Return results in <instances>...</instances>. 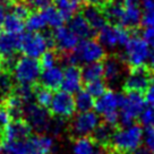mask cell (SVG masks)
<instances>
[{
    "label": "cell",
    "mask_w": 154,
    "mask_h": 154,
    "mask_svg": "<svg viewBox=\"0 0 154 154\" xmlns=\"http://www.w3.org/2000/svg\"><path fill=\"white\" fill-rule=\"evenodd\" d=\"M144 97H145V101L147 102V103L154 106V81L151 83V85L149 86L147 91L145 92Z\"/></svg>",
    "instance_id": "obj_41"
},
{
    "label": "cell",
    "mask_w": 154,
    "mask_h": 154,
    "mask_svg": "<svg viewBox=\"0 0 154 154\" xmlns=\"http://www.w3.org/2000/svg\"><path fill=\"white\" fill-rule=\"evenodd\" d=\"M23 116L25 118V121L31 127V129L36 130L38 133H44L50 130L52 119L47 109L41 108L38 104L29 103L27 106H25Z\"/></svg>",
    "instance_id": "obj_10"
},
{
    "label": "cell",
    "mask_w": 154,
    "mask_h": 154,
    "mask_svg": "<svg viewBox=\"0 0 154 154\" xmlns=\"http://www.w3.org/2000/svg\"><path fill=\"white\" fill-rule=\"evenodd\" d=\"M83 17L86 19L88 25L94 31H100L106 25V20L103 14V10L100 7H96L93 5H87L83 9Z\"/></svg>",
    "instance_id": "obj_23"
},
{
    "label": "cell",
    "mask_w": 154,
    "mask_h": 154,
    "mask_svg": "<svg viewBox=\"0 0 154 154\" xmlns=\"http://www.w3.org/2000/svg\"><path fill=\"white\" fill-rule=\"evenodd\" d=\"M75 99V106H76V110L78 112H88L94 108L95 104V100L94 97L88 94L85 90H81V91L76 93Z\"/></svg>",
    "instance_id": "obj_28"
},
{
    "label": "cell",
    "mask_w": 154,
    "mask_h": 154,
    "mask_svg": "<svg viewBox=\"0 0 154 154\" xmlns=\"http://www.w3.org/2000/svg\"><path fill=\"white\" fill-rule=\"evenodd\" d=\"M127 63L122 54H110L103 60V77L106 83H116L120 79Z\"/></svg>",
    "instance_id": "obj_14"
},
{
    "label": "cell",
    "mask_w": 154,
    "mask_h": 154,
    "mask_svg": "<svg viewBox=\"0 0 154 154\" xmlns=\"http://www.w3.org/2000/svg\"><path fill=\"white\" fill-rule=\"evenodd\" d=\"M106 90L108 88H106V82H103L102 79L85 83V91L88 94H91L93 97H100V96H102L106 93Z\"/></svg>",
    "instance_id": "obj_33"
},
{
    "label": "cell",
    "mask_w": 154,
    "mask_h": 154,
    "mask_svg": "<svg viewBox=\"0 0 154 154\" xmlns=\"http://www.w3.org/2000/svg\"><path fill=\"white\" fill-rule=\"evenodd\" d=\"M119 106V94L108 88L102 96L97 97L94 104L96 113L103 117V121L115 128H119V113L117 108Z\"/></svg>",
    "instance_id": "obj_8"
},
{
    "label": "cell",
    "mask_w": 154,
    "mask_h": 154,
    "mask_svg": "<svg viewBox=\"0 0 154 154\" xmlns=\"http://www.w3.org/2000/svg\"><path fill=\"white\" fill-rule=\"evenodd\" d=\"M0 35H1V26H0Z\"/></svg>",
    "instance_id": "obj_51"
},
{
    "label": "cell",
    "mask_w": 154,
    "mask_h": 154,
    "mask_svg": "<svg viewBox=\"0 0 154 154\" xmlns=\"http://www.w3.org/2000/svg\"><path fill=\"white\" fill-rule=\"evenodd\" d=\"M144 29H154V10L153 11H144L142 16V24Z\"/></svg>",
    "instance_id": "obj_39"
},
{
    "label": "cell",
    "mask_w": 154,
    "mask_h": 154,
    "mask_svg": "<svg viewBox=\"0 0 154 154\" xmlns=\"http://www.w3.org/2000/svg\"><path fill=\"white\" fill-rule=\"evenodd\" d=\"M57 63L58 54L56 52H53L52 50H48L41 57V60H40V65H41V67L43 68V69L54 67V66H57Z\"/></svg>",
    "instance_id": "obj_34"
},
{
    "label": "cell",
    "mask_w": 154,
    "mask_h": 154,
    "mask_svg": "<svg viewBox=\"0 0 154 154\" xmlns=\"http://www.w3.org/2000/svg\"><path fill=\"white\" fill-rule=\"evenodd\" d=\"M9 1H13V2H16V4H18L20 0H9Z\"/></svg>",
    "instance_id": "obj_50"
},
{
    "label": "cell",
    "mask_w": 154,
    "mask_h": 154,
    "mask_svg": "<svg viewBox=\"0 0 154 154\" xmlns=\"http://www.w3.org/2000/svg\"><path fill=\"white\" fill-rule=\"evenodd\" d=\"M53 0H26V5L29 8L36 10H43L51 6Z\"/></svg>",
    "instance_id": "obj_36"
},
{
    "label": "cell",
    "mask_w": 154,
    "mask_h": 154,
    "mask_svg": "<svg viewBox=\"0 0 154 154\" xmlns=\"http://www.w3.org/2000/svg\"><path fill=\"white\" fill-rule=\"evenodd\" d=\"M142 11L138 6H124V14L121 19L122 27L131 33L138 32V27L142 24Z\"/></svg>",
    "instance_id": "obj_20"
},
{
    "label": "cell",
    "mask_w": 154,
    "mask_h": 154,
    "mask_svg": "<svg viewBox=\"0 0 154 154\" xmlns=\"http://www.w3.org/2000/svg\"><path fill=\"white\" fill-rule=\"evenodd\" d=\"M63 78V69L59 66H54L51 68L43 69L41 75H40V82L42 86L49 90H58L61 87Z\"/></svg>",
    "instance_id": "obj_19"
},
{
    "label": "cell",
    "mask_w": 154,
    "mask_h": 154,
    "mask_svg": "<svg viewBox=\"0 0 154 154\" xmlns=\"http://www.w3.org/2000/svg\"><path fill=\"white\" fill-rule=\"evenodd\" d=\"M146 66L154 72V49H152L151 51H149V58H147V63H146Z\"/></svg>",
    "instance_id": "obj_44"
},
{
    "label": "cell",
    "mask_w": 154,
    "mask_h": 154,
    "mask_svg": "<svg viewBox=\"0 0 154 154\" xmlns=\"http://www.w3.org/2000/svg\"><path fill=\"white\" fill-rule=\"evenodd\" d=\"M140 0H124V6H138Z\"/></svg>",
    "instance_id": "obj_47"
},
{
    "label": "cell",
    "mask_w": 154,
    "mask_h": 154,
    "mask_svg": "<svg viewBox=\"0 0 154 154\" xmlns=\"http://www.w3.org/2000/svg\"><path fill=\"white\" fill-rule=\"evenodd\" d=\"M140 5L144 11H153L154 10V0H140Z\"/></svg>",
    "instance_id": "obj_42"
},
{
    "label": "cell",
    "mask_w": 154,
    "mask_h": 154,
    "mask_svg": "<svg viewBox=\"0 0 154 154\" xmlns=\"http://www.w3.org/2000/svg\"><path fill=\"white\" fill-rule=\"evenodd\" d=\"M131 154H153L151 151H149L147 147H138V149H136L135 152H133Z\"/></svg>",
    "instance_id": "obj_46"
},
{
    "label": "cell",
    "mask_w": 154,
    "mask_h": 154,
    "mask_svg": "<svg viewBox=\"0 0 154 154\" xmlns=\"http://www.w3.org/2000/svg\"><path fill=\"white\" fill-rule=\"evenodd\" d=\"M106 58V53L102 44L96 40H82L78 42L76 49L70 53H67L65 60L68 65H75L78 63H92L97 61H103Z\"/></svg>",
    "instance_id": "obj_2"
},
{
    "label": "cell",
    "mask_w": 154,
    "mask_h": 154,
    "mask_svg": "<svg viewBox=\"0 0 154 154\" xmlns=\"http://www.w3.org/2000/svg\"><path fill=\"white\" fill-rule=\"evenodd\" d=\"M68 27L81 40H91L95 35V31L88 25L86 19L83 17L82 14L75 15L72 19H69Z\"/></svg>",
    "instance_id": "obj_22"
},
{
    "label": "cell",
    "mask_w": 154,
    "mask_h": 154,
    "mask_svg": "<svg viewBox=\"0 0 154 154\" xmlns=\"http://www.w3.org/2000/svg\"><path fill=\"white\" fill-rule=\"evenodd\" d=\"M53 45L58 49V51L63 53H70L76 49L78 44V40L72 31L67 26H61L59 29H54V33L52 34Z\"/></svg>",
    "instance_id": "obj_15"
},
{
    "label": "cell",
    "mask_w": 154,
    "mask_h": 154,
    "mask_svg": "<svg viewBox=\"0 0 154 154\" xmlns=\"http://www.w3.org/2000/svg\"><path fill=\"white\" fill-rule=\"evenodd\" d=\"M0 96H1V94H0Z\"/></svg>",
    "instance_id": "obj_52"
},
{
    "label": "cell",
    "mask_w": 154,
    "mask_h": 154,
    "mask_svg": "<svg viewBox=\"0 0 154 154\" xmlns=\"http://www.w3.org/2000/svg\"><path fill=\"white\" fill-rule=\"evenodd\" d=\"M145 142L147 149L154 154V127H147L146 135H145Z\"/></svg>",
    "instance_id": "obj_40"
},
{
    "label": "cell",
    "mask_w": 154,
    "mask_h": 154,
    "mask_svg": "<svg viewBox=\"0 0 154 154\" xmlns=\"http://www.w3.org/2000/svg\"><path fill=\"white\" fill-rule=\"evenodd\" d=\"M142 136L143 129L137 124L126 128H118L112 136L109 149L106 151L117 154H131L140 146Z\"/></svg>",
    "instance_id": "obj_1"
},
{
    "label": "cell",
    "mask_w": 154,
    "mask_h": 154,
    "mask_svg": "<svg viewBox=\"0 0 154 154\" xmlns=\"http://www.w3.org/2000/svg\"><path fill=\"white\" fill-rule=\"evenodd\" d=\"M25 27L29 29V32H33V33L42 32L43 29L48 27L41 10L35 11V13L29 15V17L26 18V22H25Z\"/></svg>",
    "instance_id": "obj_29"
},
{
    "label": "cell",
    "mask_w": 154,
    "mask_h": 154,
    "mask_svg": "<svg viewBox=\"0 0 154 154\" xmlns=\"http://www.w3.org/2000/svg\"><path fill=\"white\" fill-rule=\"evenodd\" d=\"M41 13L43 15L45 23H47L48 26H50V27H52L54 29L63 26L65 18L63 17V15L60 14V11L57 9V7L49 6L48 8L41 10Z\"/></svg>",
    "instance_id": "obj_27"
},
{
    "label": "cell",
    "mask_w": 154,
    "mask_h": 154,
    "mask_svg": "<svg viewBox=\"0 0 154 154\" xmlns=\"http://www.w3.org/2000/svg\"><path fill=\"white\" fill-rule=\"evenodd\" d=\"M29 154H50L54 147V140L51 136L38 134L26 140Z\"/></svg>",
    "instance_id": "obj_18"
},
{
    "label": "cell",
    "mask_w": 154,
    "mask_h": 154,
    "mask_svg": "<svg viewBox=\"0 0 154 154\" xmlns=\"http://www.w3.org/2000/svg\"><path fill=\"white\" fill-rule=\"evenodd\" d=\"M32 129L29 124L22 119H16L4 129V142H23L31 137Z\"/></svg>",
    "instance_id": "obj_17"
},
{
    "label": "cell",
    "mask_w": 154,
    "mask_h": 154,
    "mask_svg": "<svg viewBox=\"0 0 154 154\" xmlns=\"http://www.w3.org/2000/svg\"><path fill=\"white\" fill-rule=\"evenodd\" d=\"M53 47V38L50 33H33L29 32L22 35L20 51L24 53L25 57L38 59L41 58L50 48Z\"/></svg>",
    "instance_id": "obj_4"
},
{
    "label": "cell",
    "mask_w": 154,
    "mask_h": 154,
    "mask_svg": "<svg viewBox=\"0 0 154 154\" xmlns=\"http://www.w3.org/2000/svg\"><path fill=\"white\" fill-rule=\"evenodd\" d=\"M2 154H29L26 140L4 142V153Z\"/></svg>",
    "instance_id": "obj_32"
},
{
    "label": "cell",
    "mask_w": 154,
    "mask_h": 154,
    "mask_svg": "<svg viewBox=\"0 0 154 154\" xmlns=\"http://www.w3.org/2000/svg\"><path fill=\"white\" fill-rule=\"evenodd\" d=\"M118 128H115V127L110 126L109 124L102 121V122L99 124V126L96 127L95 130L93 131V134L90 137L100 147H102L106 151V149H109V146L111 144V140H112V136H113V134H115V131Z\"/></svg>",
    "instance_id": "obj_21"
},
{
    "label": "cell",
    "mask_w": 154,
    "mask_h": 154,
    "mask_svg": "<svg viewBox=\"0 0 154 154\" xmlns=\"http://www.w3.org/2000/svg\"><path fill=\"white\" fill-rule=\"evenodd\" d=\"M83 85L82 69L75 65H68L63 69V78L61 84V91L74 94L81 91Z\"/></svg>",
    "instance_id": "obj_16"
},
{
    "label": "cell",
    "mask_w": 154,
    "mask_h": 154,
    "mask_svg": "<svg viewBox=\"0 0 154 154\" xmlns=\"http://www.w3.org/2000/svg\"><path fill=\"white\" fill-rule=\"evenodd\" d=\"M100 124V119L95 112H78L72 118L70 124V130L72 134L75 136V138L81 137H90L95 128Z\"/></svg>",
    "instance_id": "obj_12"
},
{
    "label": "cell",
    "mask_w": 154,
    "mask_h": 154,
    "mask_svg": "<svg viewBox=\"0 0 154 154\" xmlns=\"http://www.w3.org/2000/svg\"><path fill=\"white\" fill-rule=\"evenodd\" d=\"M83 82L90 83L102 79L103 77V61L87 63L82 68Z\"/></svg>",
    "instance_id": "obj_26"
},
{
    "label": "cell",
    "mask_w": 154,
    "mask_h": 154,
    "mask_svg": "<svg viewBox=\"0 0 154 154\" xmlns=\"http://www.w3.org/2000/svg\"><path fill=\"white\" fill-rule=\"evenodd\" d=\"M34 92L35 90L32 85H18L14 88L13 95L17 96L24 104L27 106L29 103H32L31 101H32V99H34Z\"/></svg>",
    "instance_id": "obj_31"
},
{
    "label": "cell",
    "mask_w": 154,
    "mask_h": 154,
    "mask_svg": "<svg viewBox=\"0 0 154 154\" xmlns=\"http://www.w3.org/2000/svg\"><path fill=\"white\" fill-rule=\"evenodd\" d=\"M22 35L10 33H1L0 35V69L8 72V69H13L16 59V53L20 50Z\"/></svg>",
    "instance_id": "obj_9"
},
{
    "label": "cell",
    "mask_w": 154,
    "mask_h": 154,
    "mask_svg": "<svg viewBox=\"0 0 154 154\" xmlns=\"http://www.w3.org/2000/svg\"><path fill=\"white\" fill-rule=\"evenodd\" d=\"M41 68L38 59L23 56L15 61L11 70L14 79L19 85H33L40 79V75L42 72Z\"/></svg>",
    "instance_id": "obj_5"
},
{
    "label": "cell",
    "mask_w": 154,
    "mask_h": 154,
    "mask_svg": "<svg viewBox=\"0 0 154 154\" xmlns=\"http://www.w3.org/2000/svg\"><path fill=\"white\" fill-rule=\"evenodd\" d=\"M131 32L122 26L106 24L97 32V41L108 48H115L117 45H126L131 38Z\"/></svg>",
    "instance_id": "obj_11"
},
{
    "label": "cell",
    "mask_w": 154,
    "mask_h": 154,
    "mask_svg": "<svg viewBox=\"0 0 154 154\" xmlns=\"http://www.w3.org/2000/svg\"><path fill=\"white\" fill-rule=\"evenodd\" d=\"M77 2H78V4H79V5H81V4H83V2H85V1H87V0H76Z\"/></svg>",
    "instance_id": "obj_49"
},
{
    "label": "cell",
    "mask_w": 154,
    "mask_h": 154,
    "mask_svg": "<svg viewBox=\"0 0 154 154\" xmlns=\"http://www.w3.org/2000/svg\"><path fill=\"white\" fill-rule=\"evenodd\" d=\"M154 81V72L146 65L130 68L122 85V93H140L144 95L151 83Z\"/></svg>",
    "instance_id": "obj_7"
},
{
    "label": "cell",
    "mask_w": 154,
    "mask_h": 154,
    "mask_svg": "<svg viewBox=\"0 0 154 154\" xmlns=\"http://www.w3.org/2000/svg\"><path fill=\"white\" fill-rule=\"evenodd\" d=\"M11 115L6 106H0V129H5L6 126L11 122Z\"/></svg>",
    "instance_id": "obj_37"
},
{
    "label": "cell",
    "mask_w": 154,
    "mask_h": 154,
    "mask_svg": "<svg viewBox=\"0 0 154 154\" xmlns=\"http://www.w3.org/2000/svg\"><path fill=\"white\" fill-rule=\"evenodd\" d=\"M87 1L90 2V5L96 6V7H100V8H103V7H106V5L110 4L109 0H87Z\"/></svg>",
    "instance_id": "obj_43"
},
{
    "label": "cell",
    "mask_w": 154,
    "mask_h": 154,
    "mask_svg": "<svg viewBox=\"0 0 154 154\" xmlns=\"http://www.w3.org/2000/svg\"><path fill=\"white\" fill-rule=\"evenodd\" d=\"M11 13L15 15H17L18 17H20V18H23V19H26L29 16V11L27 5H23V4H19V2L13 6Z\"/></svg>",
    "instance_id": "obj_38"
},
{
    "label": "cell",
    "mask_w": 154,
    "mask_h": 154,
    "mask_svg": "<svg viewBox=\"0 0 154 154\" xmlns=\"http://www.w3.org/2000/svg\"><path fill=\"white\" fill-rule=\"evenodd\" d=\"M140 122L147 127H154V106H149L143 110L140 116Z\"/></svg>",
    "instance_id": "obj_35"
},
{
    "label": "cell",
    "mask_w": 154,
    "mask_h": 154,
    "mask_svg": "<svg viewBox=\"0 0 154 154\" xmlns=\"http://www.w3.org/2000/svg\"><path fill=\"white\" fill-rule=\"evenodd\" d=\"M53 99V93L51 90L45 88V87H40L34 92V100L36 101V104L41 108L47 109L50 106Z\"/></svg>",
    "instance_id": "obj_30"
},
{
    "label": "cell",
    "mask_w": 154,
    "mask_h": 154,
    "mask_svg": "<svg viewBox=\"0 0 154 154\" xmlns=\"http://www.w3.org/2000/svg\"><path fill=\"white\" fill-rule=\"evenodd\" d=\"M74 154H106V151L96 144L91 137L75 138L72 144Z\"/></svg>",
    "instance_id": "obj_24"
},
{
    "label": "cell",
    "mask_w": 154,
    "mask_h": 154,
    "mask_svg": "<svg viewBox=\"0 0 154 154\" xmlns=\"http://www.w3.org/2000/svg\"><path fill=\"white\" fill-rule=\"evenodd\" d=\"M2 26L6 33L17 34L20 35L25 29V19L18 17L17 15L13 14L11 11L6 14L5 18L2 20Z\"/></svg>",
    "instance_id": "obj_25"
},
{
    "label": "cell",
    "mask_w": 154,
    "mask_h": 154,
    "mask_svg": "<svg viewBox=\"0 0 154 154\" xmlns=\"http://www.w3.org/2000/svg\"><path fill=\"white\" fill-rule=\"evenodd\" d=\"M6 14H7V13H6V4L2 0H0V22L4 20Z\"/></svg>",
    "instance_id": "obj_45"
},
{
    "label": "cell",
    "mask_w": 154,
    "mask_h": 154,
    "mask_svg": "<svg viewBox=\"0 0 154 154\" xmlns=\"http://www.w3.org/2000/svg\"><path fill=\"white\" fill-rule=\"evenodd\" d=\"M50 113L58 119H68L75 115L76 106L75 99L72 94L59 91L53 94V99L49 106Z\"/></svg>",
    "instance_id": "obj_13"
},
{
    "label": "cell",
    "mask_w": 154,
    "mask_h": 154,
    "mask_svg": "<svg viewBox=\"0 0 154 154\" xmlns=\"http://www.w3.org/2000/svg\"><path fill=\"white\" fill-rule=\"evenodd\" d=\"M125 47V54H122V57L129 69L145 65L149 54V45L143 36L138 35V32L131 34V38Z\"/></svg>",
    "instance_id": "obj_6"
},
{
    "label": "cell",
    "mask_w": 154,
    "mask_h": 154,
    "mask_svg": "<svg viewBox=\"0 0 154 154\" xmlns=\"http://www.w3.org/2000/svg\"><path fill=\"white\" fill-rule=\"evenodd\" d=\"M4 153V145L0 143V154H2Z\"/></svg>",
    "instance_id": "obj_48"
},
{
    "label": "cell",
    "mask_w": 154,
    "mask_h": 154,
    "mask_svg": "<svg viewBox=\"0 0 154 154\" xmlns=\"http://www.w3.org/2000/svg\"><path fill=\"white\" fill-rule=\"evenodd\" d=\"M145 97L140 93L119 94V128H126L134 125V121L140 116L144 108Z\"/></svg>",
    "instance_id": "obj_3"
}]
</instances>
